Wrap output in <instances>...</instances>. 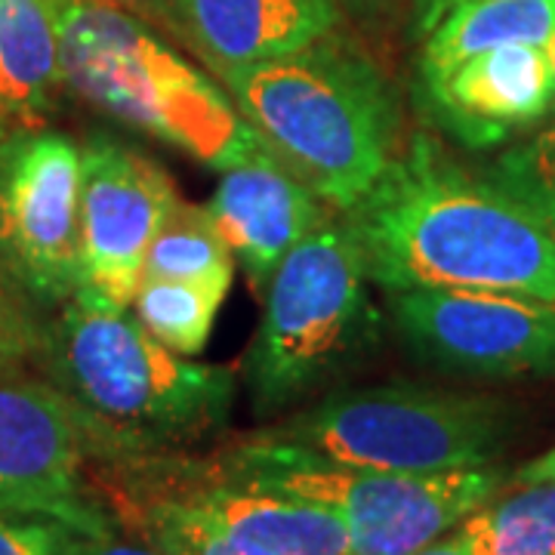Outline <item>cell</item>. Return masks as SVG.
Masks as SVG:
<instances>
[{"label":"cell","mask_w":555,"mask_h":555,"mask_svg":"<svg viewBox=\"0 0 555 555\" xmlns=\"http://www.w3.org/2000/svg\"><path fill=\"white\" fill-rule=\"evenodd\" d=\"M371 284L469 287L555 302V232L429 133L408 139L371 192L343 210Z\"/></svg>","instance_id":"cell-1"},{"label":"cell","mask_w":555,"mask_h":555,"mask_svg":"<svg viewBox=\"0 0 555 555\" xmlns=\"http://www.w3.org/2000/svg\"><path fill=\"white\" fill-rule=\"evenodd\" d=\"M47 383L80 420L93 463L173 456L219 433L238 377L177 356L130 309L78 287L43 339Z\"/></svg>","instance_id":"cell-2"},{"label":"cell","mask_w":555,"mask_h":555,"mask_svg":"<svg viewBox=\"0 0 555 555\" xmlns=\"http://www.w3.org/2000/svg\"><path fill=\"white\" fill-rule=\"evenodd\" d=\"M214 78L266 149L339 214L371 192L404 145L392 83L377 62L334 35Z\"/></svg>","instance_id":"cell-3"},{"label":"cell","mask_w":555,"mask_h":555,"mask_svg":"<svg viewBox=\"0 0 555 555\" xmlns=\"http://www.w3.org/2000/svg\"><path fill=\"white\" fill-rule=\"evenodd\" d=\"M53 10L62 83L96 112L214 170L269 152L229 90L152 25L105 0H53Z\"/></svg>","instance_id":"cell-4"},{"label":"cell","mask_w":555,"mask_h":555,"mask_svg":"<svg viewBox=\"0 0 555 555\" xmlns=\"http://www.w3.org/2000/svg\"><path fill=\"white\" fill-rule=\"evenodd\" d=\"M367 287L343 219L331 217L284 257L241 364L259 420L306 408L374 352L383 318Z\"/></svg>","instance_id":"cell-5"},{"label":"cell","mask_w":555,"mask_h":555,"mask_svg":"<svg viewBox=\"0 0 555 555\" xmlns=\"http://www.w3.org/2000/svg\"><path fill=\"white\" fill-rule=\"evenodd\" d=\"M513 429L500 398L383 383L331 389L259 436L356 469L451 473L494 463Z\"/></svg>","instance_id":"cell-6"},{"label":"cell","mask_w":555,"mask_h":555,"mask_svg":"<svg viewBox=\"0 0 555 555\" xmlns=\"http://www.w3.org/2000/svg\"><path fill=\"white\" fill-rule=\"evenodd\" d=\"M235 481L299 496L337 513L352 555H411L451 534L466 516L509 485L496 463L451 473H379L339 466L254 433L219 456Z\"/></svg>","instance_id":"cell-7"},{"label":"cell","mask_w":555,"mask_h":555,"mask_svg":"<svg viewBox=\"0 0 555 555\" xmlns=\"http://www.w3.org/2000/svg\"><path fill=\"white\" fill-rule=\"evenodd\" d=\"M386 312L401 346L426 367L481 379L555 377V302L469 291H389Z\"/></svg>","instance_id":"cell-8"},{"label":"cell","mask_w":555,"mask_h":555,"mask_svg":"<svg viewBox=\"0 0 555 555\" xmlns=\"http://www.w3.org/2000/svg\"><path fill=\"white\" fill-rule=\"evenodd\" d=\"M0 266L28 297L65 302L80 284V145L28 127L0 142Z\"/></svg>","instance_id":"cell-9"},{"label":"cell","mask_w":555,"mask_h":555,"mask_svg":"<svg viewBox=\"0 0 555 555\" xmlns=\"http://www.w3.org/2000/svg\"><path fill=\"white\" fill-rule=\"evenodd\" d=\"M179 201L173 179L139 149L96 133L80 145V284L130 309L149 247Z\"/></svg>","instance_id":"cell-10"},{"label":"cell","mask_w":555,"mask_h":555,"mask_svg":"<svg viewBox=\"0 0 555 555\" xmlns=\"http://www.w3.org/2000/svg\"><path fill=\"white\" fill-rule=\"evenodd\" d=\"M90 463L87 433L50 383L0 374V496L10 513L56 518L78 534L112 531Z\"/></svg>","instance_id":"cell-11"},{"label":"cell","mask_w":555,"mask_h":555,"mask_svg":"<svg viewBox=\"0 0 555 555\" xmlns=\"http://www.w3.org/2000/svg\"><path fill=\"white\" fill-rule=\"evenodd\" d=\"M426 118L460 145L481 152L534 130L555 105L546 53L537 43H509L451 72L416 83Z\"/></svg>","instance_id":"cell-12"},{"label":"cell","mask_w":555,"mask_h":555,"mask_svg":"<svg viewBox=\"0 0 555 555\" xmlns=\"http://www.w3.org/2000/svg\"><path fill=\"white\" fill-rule=\"evenodd\" d=\"M219 173L207 210L259 297L284 257L324 225L331 210L272 152H259Z\"/></svg>","instance_id":"cell-13"},{"label":"cell","mask_w":555,"mask_h":555,"mask_svg":"<svg viewBox=\"0 0 555 555\" xmlns=\"http://www.w3.org/2000/svg\"><path fill=\"white\" fill-rule=\"evenodd\" d=\"M339 0H182L185 47L219 75L334 35Z\"/></svg>","instance_id":"cell-14"},{"label":"cell","mask_w":555,"mask_h":555,"mask_svg":"<svg viewBox=\"0 0 555 555\" xmlns=\"http://www.w3.org/2000/svg\"><path fill=\"white\" fill-rule=\"evenodd\" d=\"M555 28V0H463L451 7L423 38L416 83L451 72L509 43L543 47Z\"/></svg>","instance_id":"cell-15"},{"label":"cell","mask_w":555,"mask_h":555,"mask_svg":"<svg viewBox=\"0 0 555 555\" xmlns=\"http://www.w3.org/2000/svg\"><path fill=\"white\" fill-rule=\"evenodd\" d=\"M60 80L53 0H0V112L38 127Z\"/></svg>","instance_id":"cell-16"},{"label":"cell","mask_w":555,"mask_h":555,"mask_svg":"<svg viewBox=\"0 0 555 555\" xmlns=\"http://www.w3.org/2000/svg\"><path fill=\"white\" fill-rule=\"evenodd\" d=\"M90 478L112 525L139 543L158 550L160 555H254L229 543L170 496L158 494L133 478L102 466Z\"/></svg>","instance_id":"cell-17"},{"label":"cell","mask_w":555,"mask_h":555,"mask_svg":"<svg viewBox=\"0 0 555 555\" xmlns=\"http://www.w3.org/2000/svg\"><path fill=\"white\" fill-rule=\"evenodd\" d=\"M456 534L473 555H555V481L506 485Z\"/></svg>","instance_id":"cell-18"},{"label":"cell","mask_w":555,"mask_h":555,"mask_svg":"<svg viewBox=\"0 0 555 555\" xmlns=\"http://www.w3.org/2000/svg\"><path fill=\"white\" fill-rule=\"evenodd\" d=\"M142 278L185 281L229 294L235 281V257L207 207L179 198L149 247Z\"/></svg>","instance_id":"cell-19"},{"label":"cell","mask_w":555,"mask_h":555,"mask_svg":"<svg viewBox=\"0 0 555 555\" xmlns=\"http://www.w3.org/2000/svg\"><path fill=\"white\" fill-rule=\"evenodd\" d=\"M222 299L225 294L214 287L142 278L130 312L160 346H167L177 356L195 358L214 337Z\"/></svg>","instance_id":"cell-20"},{"label":"cell","mask_w":555,"mask_h":555,"mask_svg":"<svg viewBox=\"0 0 555 555\" xmlns=\"http://www.w3.org/2000/svg\"><path fill=\"white\" fill-rule=\"evenodd\" d=\"M488 179L521 201L555 232V105L537 124L534 133L496 155Z\"/></svg>","instance_id":"cell-21"},{"label":"cell","mask_w":555,"mask_h":555,"mask_svg":"<svg viewBox=\"0 0 555 555\" xmlns=\"http://www.w3.org/2000/svg\"><path fill=\"white\" fill-rule=\"evenodd\" d=\"M80 537L56 518L0 513V555H78Z\"/></svg>","instance_id":"cell-22"},{"label":"cell","mask_w":555,"mask_h":555,"mask_svg":"<svg viewBox=\"0 0 555 555\" xmlns=\"http://www.w3.org/2000/svg\"><path fill=\"white\" fill-rule=\"evenodd\" d=\"M112 7H118L124 13L137 16L145 25L167 31L170 38L185 43V25H182V0H105Z\"/></svg>","instance_id":"cell-23"},{"label":"cell","mask_w":555,"mask_h":555,"mask_svg":"<svg viewBox=\"0 0 555 555\" xmlns=\"http://www.w3.org/2000/svg\"><path fill=\"white\" fill-rule=\"evenodd\" d=\"M31 349V337L28 327L13 309V302L7 299L3 287H0V374H7L10 367H16L22 356Z\"/></svg>","instance_id":"cell-24"},{"label":"cell","mask_w":555,"mask_h":555,"mask_svg":"<svg viewBox=\"0 0 555 555\" xmlns=\"http://www.w3.org/2000/svg\"><path fill=\"white\" fill-rule=\"evenodd\" d=\"M78 555H160L158 550L139 543L133 537H124L120 531H102V534H83L80 537Z\"/></svg>","instance_id":"cell-25"},{"label":"cell","mask_w":555,"mask_h":555,"mask_svg":"<svg viewBox=\"0 0 555 555\" xmlns=\"http://www.w3.org/2000/svg\"><path fill=\"white\" fill-rule=\"evenodd\" d=\"M540 481H555V448L528 460L516 473H509V485H540Z\"/></svg>","instance_id":"cell-26"},{"label":"cell","mask_w":555,"mask_h":555,"mask_svg":"<svg viewBox=\"0 0 555 555\" xmlns=\"http://www.w3.org/2000/svg\"><path fill=\"white\" fill-rule=\"evenodd\" d=\"M456 3H463V0H416V35L426 38L429 28Z\"/></svg>","instance_id":"cell-27"},{"label":"cell","mask_w":555,"mask_h":555,"mask_svg":"<svg viewBox=\"0 0 555 555\" xmlns=\"http://www.w3.org/2000/svg\"><path fill=\"white\" fill-rule=\"evenodd\" d=\"M411 555H473V550L463 543V537L456 534V528H454L451 534L438 537V540H433L429 546H423V550H416V553Z\"/></svg>","instance_id":"cell-28"},{"label":"cell","mask_w":555,"mask_h":555,"mask_svg":"<svg viewBox=\"0 0 555 555\" xmlns=\"http://www.w3.org/2000/svg\"><path fill=\"white\" fill-rule=\"evenodd\" d=\"M543 53H546V65H550V75H553V87H555V28L550 31L546 43H543Z\"/></svg>","instance_id":"cell-29"},{"label":"cell","mask_w":555,"mask_h":555,"mask_svg":"<svg viewBox=\"0 0 555 555\" xmlns=\"http://www.w3.org/2000/svg\"><path fill=\"white\" fill-rule=\"evenodd\" d=\"M346 3H352V7H361V10H377L383 3H389V0H346Z\"/></svg>","instance_id":"cell-30"},{"label":"cell","mask_w":555,"mask_h":555,"mask_svg":"<svg viewBox=\"0 0 555 555\" xmlns=\"http://www.w3.org/2000/svg\"><path fill=\"white\" fill-rule=\"evenodd\" d=\"M0 513H10V509H7V503H3V496H0Z\"/></svg>","instance_id":"cell-31"}]
</instances>
